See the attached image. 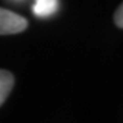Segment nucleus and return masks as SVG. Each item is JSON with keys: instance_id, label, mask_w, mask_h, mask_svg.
Segmentation results:
<instances>
[{"instance_id": "obj_1", "label": "nucleus", "mask_w": 123, "mask_h": 123, "mask_svg": "<svg viewBox=\"0 0 123 123\" xmlns=\"http://www.w3.org/2000/svg\"><path fill=\"white\" fill-rule=\"evenodd\" d=\"M28 21L21 15L0 8V35L16 34L26 29Z\"/></svg>"}, {"instance_id": "obj_2", "label": "nucleus", "mask_w": 123, "mask_h": 123, "mask_svg": "<svg viewBox=\"0 0 123 123\" xmlns=\"http://www.w3.org/2000/svg\"><path fill=\"white\" fill-rule=\"evenodd\" d=\"M58 9V0H35L33 5V14L38 18H48Z\"/></svg>"}, {"instance_id": "obj_3", "label": "nucleus", "mask_w": 123, "mask_h": 123, "mask_svg": "<svg viewBox=\"0 0 123 123\" xmlns=\"http://www.w3.org/2000/svg\"><path fill=\"white\" fill-rule=\"evenodd\" d=\"M14 86V77L8 70L0 69V105L8 98Z\"/></svg>"}, {"instance_id": "obj_4", "label": "nucleus", "mask_w": 123, "mask_h": 123, "mask_svg": "<svg viewBox=\"0 0 123 123\" xmlns=\"http://www.w3.org/2000/svg\"><path fill=\"white\" fill-rule=\"evenodd\" d=\"M114 23L117 24V26L123 29V4L118 8V10L114 14Z\"/></svg>"}]
</instances>
